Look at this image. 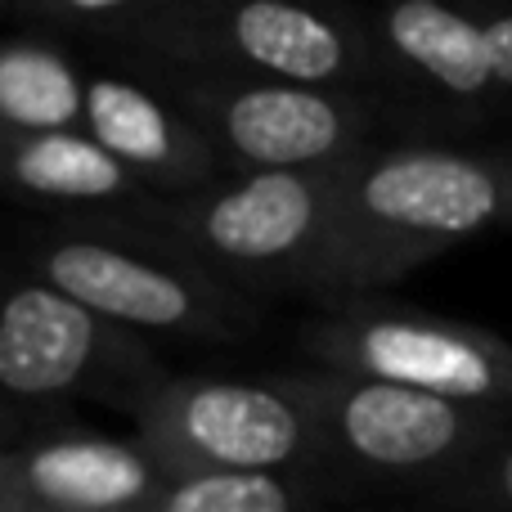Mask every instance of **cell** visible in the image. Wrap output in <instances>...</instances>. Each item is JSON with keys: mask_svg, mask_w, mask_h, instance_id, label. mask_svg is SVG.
Instances as JSON below:
<instances>
[{"mask_svg": "<svg viewBox=\"0 0 512 512\" xmlns=\"http://www.w3.org/2000/svg\"><path fill=\"white\" fill-rule=\"evenodd\" d=\"M279 382L310 418L324 495H396L427 508L512 436V409L495 405L324 369Z\"/></svg>", "mask_w": 512, "mask_h": 512, "instance_id": "obj_1", "label": "cell"}, {"mask_svg": "<svg viewBox=\"0 0 512 512\" xmlns=\"http://www.w3.org/2000/svg\"><path fill=\"white\" fill-rule=\"evenodd\" d=\"M333 180L351 297L387 288L495 225H512V153L504 149L373 140Z\"/></svg>", "mask_w": 512, "mask_h": 512, "instance_id": "obj_2", "label": "cell"}, {"mask_svg": "<svg viewBox=\"0 0 512 512\" xmlns=\"http://www.w3.org/2000/svg\"><path fill=\"white\" fill-rule=\"evenodd\" d=\"M131 54L162 77L274 81L369 95L378 77L369 14L288 0H153Z\"/></svg>", "mask_w": 512, "mask_h": 512, "instance_id": "obj_3", "label": "cell"}, {"mask_svg": "<svg viewBox=\"0 0 512 512\" xmlns=\"http://www.w3.org/2000/svg\"><path fill=\"white\" fill-rule=\"evenodd\" d=\"M158 234L239 297L306 292L337 306L355 301L342 261L333 171L230 176L203 198L162 203Z\"/></svg>", "mask_w": 512, "mask_h": 512, "instance_id": "obj_4", "label": "cell"}, {"mask_svg": "<svg viewBox=\"0 0 512 512\" xmlns=\"http://www.w3.org/2000/svg\"><path fill=\"white\" fill-rule=\"evenodd\" d=\"M36 283L131 333L225 342L252 328V301L185 256L158 225L68 221L27 248Z\"/></svg>", "mask_w": 512, "mask_h": 512, "instance_id": "obj_5", "label": "cell"}, {"mask_svg": "<svg viewBox=\"0 0 512 512\" xmlns=\"http://www.w3.org/2000/svg\"><path fill=\"white\" fill-rule=\"evenodd\" d=\"M301 351L324 373L512 409V342L468 319L342 301L301 328Z\"/></svg>", "mask_w": 512, "mask_h": 512, "instance_id": "obj_6", "label": "cell"}, {"mask_svg": "<svg viewBox=\"0 0 512 512\" xmlns=\"http://www.w3.org/2000/svg\"><path fill=\"white\" fill-rule=\"evenodd\" d=\"M135 423V441L171 481L239 472L315 481V432L279 378H171Z\"/></svg>", "mask_w": 512, "mask_h": 512, "instance_id": "obj_7", "label": "cell"}, {"mask_svg": "<svg viewBox=\"0 0 512 512\" xmlns=\"http://www.w3.org/2000/svg\"><path fill=\"white\" fill-rule=\"evenodd\" d=\"M158 90L212 140L230 176L337 171L369 149L378 122V104L346 90L221 77H162Z\"/></svg>", "mask_w": 512, "mask_h": 512, "instance_id": "obj_8", "label": "cell"}, {"mask_svg": "<svg viewBox=\"0 0 512 512\" xmlns=\"http://www.w3.org/2000/svg\"><path fill=\"white\" fill-rule=\"evenodd\" d=\"M0 382L23 400L95 396L140 418L171 378L131 328L32 279L9 292L0 315Z\"/></svg>", "mask_w": 512, "mask_h": 512, "instance_id": "obj_9", "label": "cell"}, {"mask_svg": "<svg viewBox=\"0 0 512 512\" xmlns=\"http://www.w3.org/2000/svg\"><path fill=\"white\" fill-rule=\"evenodd\" d=\"M369 36L378 59V113L409 104L418 131H477L499 122L486 14H463L436 0H396L369 14Z\"/></svg>", "mask_w": 512, "mask_h": 512, "instance_id": "obj_10", "label": "cell"}, {"mask_svg": "<svg viewBox=\"0 0 512 512\" xmlns=\"http://www.w3.org/2000/svg\"><path fill=\"white\" fill-rule=\"evenodd\" d=\"M171 477L140 441L45 432L0 459V512H144Z\"/></svg>", "mask_w": 512, "mask_h": 512, "instance_id": "obj_11", "label": "cell"}, {"mask_svg": "<svg viewBox=\"0 0 512 512\" xmlns=\"http://www.w3.org/2000/svg\"><path fill=\"white\" fill-rule=\"evenodd\" d=\"M86 135L99 140L149 194L167 203L212 194L230 180L221 153L189 113L149 81L99 72L86 81Z\"/></svg>", "mask_w": 512, "mask_h": 512, "instance_id": "obj_12", "label": "cell"}, {"mask_svg": "<svg viewBox=\"0 0 512 512\" xmlns=\"http://www.w3.org/2000/svg\"><path fill=\"white\" fill-rule=\"evenodd\" d=\"M5 171L18 194L72 212L95 225H158L167 198L149 194L113 153L86 131L9 135Z\"/></svg>", "mask_w": 512, "mask_h": 512, "instance_id": "obj_13", "label": "cell"}, {"mask_svg": "<svg viewBox=\"0 0 512 512\" xmlns=\"http://www.w3.org/2000/svg\"><path fill=\"white\" fill-rule=\"evenodd\" d=\"M0 117L9 135H54L86 122V81L45 36H9L0 50Z\"/></svg>", "mask_w": 512, "mask_h": 512, "instance_id": "obj_14", "label": "cell"}, {"mask_svg": "<svg viewBox=\"0 0 512 512\" xmlns=\"http://www.w3.org/2000/svg\"><path fill=\"white\" fill-rule=\"evenodd\" d=\"M324 486L310 477H180L144 512H315Z\"/></svg>", "mask_w": 512, "mask_h": 512, "instance_id": "obj_15", "label": "cell"}, {"mask_svg": "<svg viewBox=\"0 0 512 512\" xmlns=\"http://www.w3.org/2000/svg\"><path fill=\"white\" fill-rule=\"evenodd\" d=\"M32 23H45L54 32L90 36V41H113L131 50L149 18L153 0H41V5H14Z\"/></svg>", "mask_w": 512, "mask_h": 512, "instance_id": "obj_16", "label": "cell"}, {"mask_svg": "<svg viewBox=\"0 0 512 512\" xmlns=\"http://www.w3.org/2000/svg\"><path fill=\"white\" fill-rule=\"evenodd\" d=\"M423 512H512V436Z\"/></svg>", "mask_w": 512, "mask_h": 512, "instance_id": "obj_17", "label": "cell"}, {"mask_svg": "<svg viewBox=\"0 0 512 512\" xmlns=\"http://www.w3.org/2000/svg\"><path fill=\"white\" fill-rule=\"evenodd\" d=\"M490 54H495V99H499V122L512 117V9L508 14H486Z\"/></svg>", "mask_w": 512, "mask_h": 512, "instance_id": "obj_18", "label": "cell"}, {"mask_svg": "<svg viewBox=\"0 0 512 512\" xmlns=\"http://www.w3.org/2000/svg\"><path fill=\"white\" fill-rule=\"evenodd\" d=\"M508 153H512V149H508Z\"/></svg>", "mask_w": 512, "mask_h": 512, "instance_id": "obj_19", "label": "cell"}]
</instances>
